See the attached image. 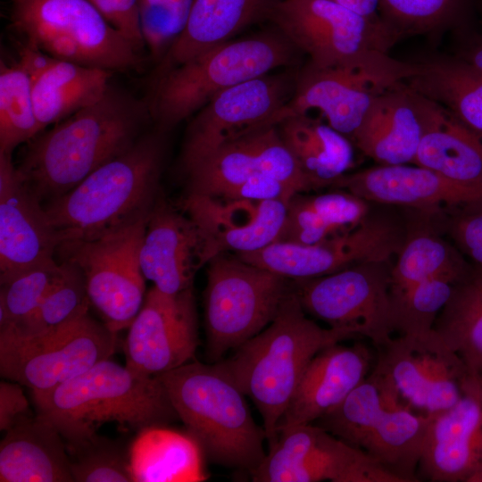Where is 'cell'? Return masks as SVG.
Segmentation results:
<instances>
[{"instance_id": "obj_1", "label": "cell", "mask_w": 482, "mask_h": 482, "mask_svg": "<svg viewBox=\"0 0 482 482\" xmlns=\"http://www.w3.org/2000/svg\"><path fill=\"white\" fill-rule=\"evenodd\" d=\"M149 120L146 103L111 85L99 101L27 142L16 169L44 204L129 150Z\"/></svg>"}, {"instance_id": "obj_2", "label": "cell", "mask_w": 482, "mask_h": 482, "mask_svg": "<svg viewBox=\"0 0 482 482\" xmlns=\"http://www.w3.org/2000/svg\"><path fill=\"white\" fill-rule=\"evenodd\" d=\"M310 319L294 288L259 334L214 362L255 404L272 443L278 425L311 361L323 348L353 337Z\"/></svg>"}, {"instance_id": "obj_3", "label": "cell", "mask_w": 482, "mask_h": 482, "mask_svg": "<svg viewBox=\"0 0 482 482\" xmlns=\"http://www.w3.org/2000/svg\"><path fill=\"white\" fill-rule=\"evenodd\" d=\"M166 133L145 131L126 152L44 204L60 237L93 239L147 217L158 197Z\"/></svg>"}, {"instance_id": "obj_4", "label": "cell", "mask_w": 482, "mask_h": 482, "mask_svg": "<svg viewBox=\"0 0 482 482\" xmlns=\"http://www.w3.org/2000/svg\"><path fill=\"white\" fill-rule=\"evenodd\" d=\"M32 398L37 414L56 428L66 445L90 437L105 422L140 431L179 418L157 377L137 372L110 358Z\"/></svg>"}, {"instance_id": "obj_5", "label": "cell", "mask_w": 482, "mask_h": 482, "mask_svg": "<svg viewBox=\"0 0 482 482\" xmlns=\"http://www.w3.org/2000/svg\"><path fill=\"white\" fill-rule=\"evenodd\" d=\"M210 461L253 474L266 456V434L253 420L245 395L215 363L189 362L155 376Z\"/></svg>"}, {"instance_id": "obj_6", "label": "cell", "mask_w": 482, "mask_h": 482, "mask_svg": "<svg viewBox=\"0 0 482 482\" xmlns=\"http://www.w3.org/2000/svg\"><path fill=\"white\" fill-rule=\"evenodd\" d=\"M303 54L276 28L229 40L154 79L146 102L167 133L224 90L278 68L301 66Z\"/></svg>"}, {"instance_id": "obj_7", "label": "cell", "mask_w": 482, "mask_h": 482, "mask_svg": "<svg viewBox=\"0 0 482 482\" xmlns=\"http://www.w3.org/2000/svg\"><path fill=\"white\" fill-rule=\"evenodd\" d=\"M429 415L406 407L371 370L345 399L314 424L368 453L400 482L420 481L417 470Z\"/></svg>"}, {"instance_id": "obj_8", "label": "cell", "mask_w": 482, "mask_h": 482, "mask_svg": "<svg viewBox=\"0 0 482 482\" xmlns=\"http://www.w3.org/2000/svg\"><path fill=\"white\" fill-rule=\"evenodd\" d=\"M11 25L54 58L115 71L140 67L141 53L88 0H12Z\"/></svg>"}, {"instance_id": "obj_9", "label": "cell", "mask_w": 482, "mask_h": 482, "mask_svg": "<svg viewBox=\"0 0 482 482\" xmlns=\"http://www.w3.org/2000/svg\"><path fill=\"white\" fill-rule=\"evenodd\" d=\"M293 281L222 253L208 262L204 292L206 353L217 362L276 317Z\"/></svg>"}, {"instance_id": "obj_10", "label": "cell", "mask_w": 482, "mask_h": 482, "mask_svg": "<svg viewBox=\"0 0 482 482\" xmlns=\"http://www.w3.org/2000/svg\"><path fill=\"white\" fill-rule=\"evenodd\" d=\"M148 216L93 239L62 241L56 249L58 261L79 268L90 304L115 333L129 327L145 298L140 250Z\"/></svg>"}, {"instance_id": "obj_11", "label": "cell", "mask_w": 482, "mask_h": 482, "mask_svg": "<svg viewBox=\"0 0 482 482\" xmlns=\"http://www.w3.org/2000/svg\"><path fill=\"white\" fill-rule=\"evenodd\" d=\"M412 71L411 61L397 60L386 53L328 68L306 62L298 70L293 96L279 111L281 121L317 109L329 126L351 140L373 101L404 82Z\"/></svg>"}, {"instance_id": "obj_12", "label": "cell", "mask_w": 482, "mask_h": 482, "mask_svg": "<svg viewBox=\"0 0 482 482\" xmlns=\"http://www.w3.org/2000/svg\"><path fill=\"white\" fill-rule=\"evenodd\" d=\"M269 21L317 68L389 54L398 43L380 18L362 15L328 0H278Z\"/></svg>"}, {"instance_id": "obj_13", "label": "cell", "mask_w": 482, "mask_h": 482, "mask_svg": "<svg viewBox=\"0 0 482 482\" xmlns=\"http://www.w3.org/2000/svg\"><path fill=\"white\" fill-rule=\"evenodd\" d=\"M390 262L353 265L326 276L297 279L293 288L305 312L377 346L396 332Z\"/></svg>"}, {"instance_id": "obj_14", "label": "cell", "mask_w": 482, "mask_h": 482, "mask_svg": "<svg viewBox=\"0 0 482 482\" xmlns=\"http://www.w3.org/2000/svg\"><path fill=\"white\" fill-rule=\"evenodd\" d=\"M117 334L88 312L39 337L0 339V374L29 387L32 395L48 393L109 359Z\"/></svg>"}, {"instance_id": "obj_15", "label": "cell", "mask_w": 482, "mask_h": 482, "mask_svg": "<svg viewBox=\"0 0 482 482\" xmlns=\"http://www.w3.org/2000/svg\"><path fill=\"white\" fill-rule=\"evenodd\" d=\"M301 66L272 71L231 87L195 112L187 127L179 154L183 173L222 145L255 130L278 126L279 111L293 96Z\"/></svg>"}, {"instance_id": "obj_16", "label": "cell", "mask_w": 482, "mask_h": 482, "mask_svg": "<svg viewBox=\"0 0 482 482\" xmlns=\"http://www.w3.org/2000/svg\"><path fill=\"white\" fill-rule=\"evenodd\" d=\"M378 349L372 370L411 410L434 414L451 408L463 395L470 374L434 329L399 334Z\"/></svg>"}, {"instance_id": "obj_17", "label": "cell", "mask_w": 482, "mask_h": 482, "mask_svg": "<svg viewBox=\"0 0 482 482\" xmlns=\"http://www.w3.org/2000/svg\"><path fill=\"white\" fill-rule=\"evenodd\" d=\"M251 477L255 482H400L364 451L314 423L280 430Z\"/></svg>"}, {"instance_id": "obj_18", "label": "cell", "mask_w": 482, "mask_h": 482, "mask_svg": "<svg viewBox=\"0 0 482 482\" xmlns=\"http://www.w3.org/2000/svg\"><path fill=\"white\" fill-rule=\"evenodd\" d=\"M406 238L403 227L385 216H368L353 229L312 245L274 242L242 260L291 280L326 276L370 262H390Z\"/></svg>"}, {"instance_id": "obj_19", "label": "cell", "mask_w": 482, "mask_h": 482, "mask_svg": "<svg viewBox=\"0 0 482 482\" xmlns=\"http://www.w3.org/2000/svg\"><path fill=\"white\" fill-rule=\"evenodd\" d=\"M128 328L125 365L135 371L155 377L189 362L198 345L192 288L170 295L153 286Z\"/></svg>"}, {"instance_id": "obj_20", "label": "cell", "mask_w": 482, "mask_h": 482, "mask_svg": "<svg viewBox=\"0 0 482 482\" xmlns=\"http://www.w3.org/2000/svg\"><path fill=\"white\" fill-rule=\"evenodd\" d=\"M265 174L294 187L314 190L283 142L278 126H269L229 141L184 175L187 194L219 197L249 178Z\"/></svg>"}, {"instance_id": "obj_21", "label": "cell", "mask_w": 482, "mask_h": 482, "mask_svg": "<svg viewBox=\"0 0 482 482\" xmlns=\"http://www.w3.org/2000/svg\"><path fill=\"white\" fill-rule=\"evenodd\" d=\"M463 391L456 404L429 415L419 480L482 482V386L470 375Z\"/></svg>"}, {"instance_id": "obj_22", "label": "cell", "mask_w": 482, "mask_h": 482, "mask_svg": "<svg viewBox=\"0 0 482 482\" xmlns=\"http://www.w3.org/2000/svg\"><path fill=\"white\" fill-rule=\"evenodd\" d=\"M205 231L182 209L158 195L148 216L140 250L146 280L175 295L192 288L197 270L216 256Z\"/></svg>"}, {"instance_id": "obj_23", "label": "cell", "mask_w": 482, "mask_h": 482, "mask_svg": "<svg viewBox=\"0 0 482 482\" xmlns=\"http://www.w3.org/2000/svg\"><path fill=\"white\" fill-rule=\"evenodd\" d=\"M12 155L0 153V283L55 259L60 244L44 204L21 179Z\"/></svg>"}, {"instance_id": "obj_24", "label": "cell", "mask_w": 482, "mask_h": 482, "mask_svg": "<svg viewBox=\"0 0 482 482\" xmlns=\"http://www.w3.org/2000/svg\"><path fill=\"white\" fill-rule=\"evenodd\" d=\"M288 203L187 194L181 209L205 231L218 255L255 252L276 242L286 220Z\"/></svg>"}, {"instance_id": "obj_25", "label": "cell", "mask_w": 482, "mask_h": 482, "mask_svg": "<svg viewBox=\"0 0 482 482\" xmlns=\"http://www.w3.org/2000/svg\"><path fill=\"white\" fill-rule=\"evenodd\" d=\"M375 359L362 343L331 345L320 351L306 368L278 433L294 426L314 423L339 405L370 373Z\"/></svg>"}, {"instance_id": "obj_26", "label": "cell", "mask_w": 482, "mask_h": 482, "mask_svg": "<svg viewBox=\"0 0 482 482\" xmlns=\"http://www.w3.org/2000/svg\"><path fill=\"white\" fill-rule=\"evenodd\" d=\"M330 187L346 190L367 201L420 210L447 205L474 212L470 197L439 173L421 166L380 165L337 179Z\"/></svg>"}, {"instance_id": "obj_27", "label": "cell", "mask_w": 482, "mask_h": 482, "mask_svg": "<svg viewBox=\"0 0 482 482\" xmlns=\"http://www.w3.org/2000/svg\"><path fill=\"white\" fill-rule=\"evenodd\" d=\"M424 135L414 164L430 169L464 191L482 211V138L442 106L418 94Z\"/></svg>"}, {"instance_id": "obj_28", "label": "cell", "mask_w": 482, "mask_h": 482, "mask_svg": "<svg viewBox=\"0 0 482 482\" xmlns=\"http://www.w3.org/2000/svg\"><path fill=\"white\" fill-rule=\"evenodd\" d=\"M423 135L418 96L400 82L373 101L351 141L380 165L414 164Z\"/></svg>"}, {"instance_id": "obj_29", "label": "cell", "mask_w": 482, "mask_h": 482, "mask_svg": "<svg viewBox=\"0 0 482 482\" xmlns=\"http://www.w3.org/2000/svg\"><path fill=\"white\" fill-rule=\"evenodd\" d=\"M278 0H193L186 26L157 63L154 78L269 21Z\"/></svg>"}, {"instance_id": "obj_30", "label": "cell", "mask_w": 482, "mask_h": 482, "mask_svg": "<svg viewBox=\"0 0 482 482\" xmlns=\"http://www.w3.org/2000/svg\"><path fill=\"white\" fill-rule=\"evenodd\" d=\"M411 62L404 83L482 138V71L453 54L432 52Z\"/></svg>"}, {"instance_id": "obj_31", "label": "cell", "mask_w": 482, "mask_h": 482, "mask_svg": "<svg viewBox=\"0 0 482 482\" xmlns=\"http://www.w3.org/2000/svg\"><path fill=\"white\" fill-rule=\"evenodd\" d=\"M1 482H73L66 444L42 416L27 415L4 432Z\"/></svg>"}, {"instance_id": "obj_32", "label": "cell", "mask_w": 482, "mask_h": 482, "mask_svg": "<svg viewBox=\"0 0 482 482\" xmlns=\"http://www.w3.org/2000/svg\"><path fill=\"white\" fill-rule=\"evenodd\" d=\"M278 129L314 190L331 187L353 165V142L328 123L304 113L286 118Z\"/></svg>"}, {"instance_id": "obj_33", "label": "cell", "mask_w": 482, "mask_h": 482, "mask_svg": "<svg viewBox=\"0 0 482 482\" xmlns=\"http://www.w3.org/2000/svg\"><path fill=\"white\" fill-rule=\"evenodd\" d=\"M113 71L54 61L31 80L40 132L99 101L111 86Z\"/></svg>"}, {"instance_id": "obj_34", "label": "cell", "mask_w": 482, "mask_h": 482, "mask_svg": "<svg viewBox=\"0 0 482 482\" xmlns=\"http://www.w3.org/2000/svg\"><path fill=\"white\" fill-rule=\"evenodd\" d=\"M195 440L163 426L139 431L129 449L133 482H198L207 478Z\"/></svg>"}, {"instance_id": "obj_35", "label": "cell", "mask_w": 482, "mask_h": 482, "mask_svg": "<svg viewBox=\"0 0 482 482\" xmlns=\"http://www.w3.org/2000/svg\"><path fill=\"white\" fill-rule=\"evenodd\" d=\"M335 189L294 195L277 241L312 245L360 225L369 216V202L346 190Z\"/></svg>"}, {"instance_id": "obj_36", "label": "cell", "mask_w": 482, "mask_h": 482, "mask_svg": "<svg viewBox=\"0 0 482 482\" xmlns=\"http://www.w3.org/2000/svg\"><path fill=\"white\" fill-rule=\"evenodd\" d=\"M433 329L474 377L482 367V270L455 284Z\"/></svg>"}, {"instance_id": "obj_37", "label": "cell", "mask_w": 482, "mask_h": 482, "mask_svg": "<svg viewBox=\"0 0 482 482\" xmlns=\"http://www.w3.org/2000/svg\"><path fill=\"white\" fill-rule=\"evenodd\" d=\"M378 14L398 42L424 36L433 45L446 32L474 25V0H378Z\"/></svg>"}, {"instance_id": "obj_38", "label": "cell", "mask_w": 482, "mask_h": 482, "mask_svg": "<svg viewBox=\"0 0 482 482\" xmlns=\"http://www.w3.org/2000/svg\"><path fill=\"white\" fill-rule=\"evenodd\" d=\"M474 265L463 253L429 230L406 235L405 241L391 266L392 297L398 296L415 285L441 274L468 276Z\"/></svg>"}, {"instance_id": "obj_39", "label": "cell", "mask_w": 482, "mask_h": 482, "mask_svg": "<svg viewBox=\"0 0 482 482\" xmlns=\"http://www.w3.org/2000/svg\"><path fill=\"white\" fill-rule=\"evenodd\" d=\"M62 262V276L39 305L25 319L0 330V339L39 337L89 312L91 304L83 273L76 264Z\"/></svg>"}, {"instance_id": "obj_40", "label": "cell", "mask_w": 482, "mask_h": 482, "mask_svg": "<svg viewBox=\"0 0 482 482\" xmlns=\"http://www.w3.org/2000/svg\"><path fill=\"white\" fill-rule=\"evenodd\" d=\"M40 132L32 82L18 64L0 62V153L12 154Z\"/></svg>"}, {"instance_id": "obj_41", "label": "cell", "mask_w": 482, "mask_h": 482, "mask_svg": "<svg viewBox=\"0 0 482 482\" xmlns=\"http://www.w3.org/2000/svg\"><path fill=\"white\" fill-rule=\"evenodd\" d=\"M464 278L453 274L437 275L392 297L396 332L422 334L431 331L455 284Z\"/></svg>"}, {"instance_id": "obj_42", "label": "cell", "mask_w": 482, "mask_h": 482, "mask_svg": "<svg viewBox=\"0 0 482 482\" xmlns=\"http://www.w3.org/2000/svg\"><path fill=\"white\" fill-rule=\"evenodd\" d=\"M63 271L64 263L53 259L0 283V330L28 317L61 278Z\"/></svg>"}, {"instance_id": "obj_43", "label": "cell", "mask_w": 482, "mask_h": 482, "mask_svg": "<svg viewBox=\"0 0 482 482\" xmlns=\"http://www.w3.org/2000/svg\"><path fill=\"white\" fill-rule=\"evenodd\" d=\"M75 482H133L129 450L96 433L66 445Z\"/></svg>"}, {"instance_id": "obj_44", "label": "cell", "mask_w": 482, "mask_h": 482, "mask_svg": "<svg viewBox=\"0 0 482 482\" xmlns=\"http://www.w3.org/2000/svg\"><path fill=\"white\" fill-rule=\"evenodd\" d=\"M193 0H138L141 31L156 64L183 31Z\"/></svg>"}, {"instance_id": "obj_45", "label": "cell", "mask_w": 482, "mask_h": 482, "mask_svg": "<svg viewBox=\"0 0 482 482\" xmlns=\"http://www.w3.org/2000/svg\"><path fill=\"white\" fill-rule=\"evenodd\" d=\"M103 17L140 53L145 48L138 0H88Z\"/></svg>"}, {"instance_id": "obj_46", "label": "cell", "mask_w": 482, "mask_h": 482, "mask_svg": "<svg viewBox=\"0 0 482 482\" xmlns=\"http://www.w3.org/2000/svg\"><path fill=\"white\" fill-rule=\"evenodd\" d=\"M296 194H299V192L285 181L270 175L258 174L227 190L216 198L249 201L282 200L290 202L292 197Z\"/></svg>"}, {"instance_id": "obj_47", "label": "cell", "mask_w": 482, "mask_h": 482, "mask_svg": "<svg viewBox=\"0 0 482 482\" xmlns=\"http://www.w3.org/2000/svg\"><path fill=\"white\" fill-rule=\"evenodd\" d=\"M448 228L458 249L482 270V211H458Z\"/></svg>"}, {"instance_id": "obj_48", "label": "cell", "mask_w": 482, "mask_h": 482, "mask_svg": "<svg viewBox=\"0 0 482 482\" xmlns=\"http://www.w3.org/2000/svg\"><path fill=\"white\" fill-rule=\"evenodd\" d=\"M14 381L0 383V430L7 431L23 417L29 415V402L21 386Z\"/></svg>"}, {"instance_id": "obj_49", "label": "cell", "mask_w": 482, "mask_h": 482, "mask_svg": "<svg viewBox=\"0 0 482 482\" xmlns=\"http://www.w3.org/2000/svg\"><path fill=\"white\" fill-rule=\"evenodd\" d=\"M450 34L451 54L482 71V32L471 25Z\"/></svg>"}, {"instance_id": "obj_50", "label": "cell", "mask_w": 482, "mask_h": 482, "mask_svg": "<svg viewBox=\"0 0 482 482\" xmlns=\"http://www.w3.org/2000/svg\"><path fill=\"white\" fill-rule=\"evenodd\" d=\"M56 58L28 43L21 46L18 64L27 72L31 80L42 73Z\"/></svg>"}, {"instance_id": "obj_51", "label": "cell", "mask_w": 482, "mask_h": 482, "mask_svg": "<svg viewBox=\"0 0 482 482\" xmlns=\"http://www.w3.org/2000/svg\"><path fill=\"white\" fill-rule=\"evenodd\" d=\"M351 9L362 15L380 18L378 0H328Z\"/></svg>"}, {"instance_id": "obj_52", "label": "cell", "mask_w": 482, "mask_h": 482, "mask_svg": "<svg viewBox=\"0 0 482 482\" xmlns=\"http://www.w3.org/2000/svg\"><path fill=\"white\" fill-rule=\"evenodd\" d=\"M475 10L482 17V0H474Z\"/></svg>"}, {"instance_id": "obj_53", "label": "cell", "mask_w": 482, "mask_h": 482, "mask_svg": "<svg viewBox=\"0 0 482 482\" xmlns=\"http://www.w3.org/2000/svg\"><path fill=\"white\" fill-rule=\"evenodd\" d=\"M474 377L476 378L478 382L482 386V367Z\"/></svg>"}]
</instances>
